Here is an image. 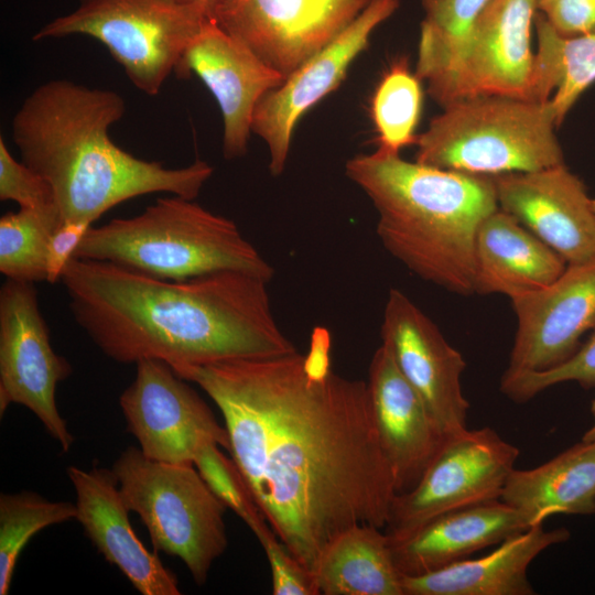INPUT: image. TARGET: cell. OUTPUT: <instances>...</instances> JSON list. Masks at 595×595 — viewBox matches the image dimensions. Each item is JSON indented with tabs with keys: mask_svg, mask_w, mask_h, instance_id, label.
Listing matches in <instances>:
<instances>
[{
	"mask_svg": "<svg viewBox=\"0 0 595 595\" xmlns=\"http://www.w3.org/2000/svg\"><path fill=\"white\" fill-rule=\"evenodd\" d=\"M175 74L196 75L215 97L223 116V153L229 160L246 154L257 105L285 79L212 19L187 45Z\"/></svg>",
	"mask_w": 595,
	"mask_h": 595,
	"instance_id": "18",
	"label": "cell"
},
{
	"mask_svg": "<svg viewBox=\"0 0 595 595\" xmlns=\"http://www.w3.org/2000/svg\"><path fill=\"white\" fill-rule=\"evenodd\" d=\"M540 12L561 36L595 32V0H553Z\"/></svg>",
	"mask_w": 595,
	"mask_h": 595,
	"instance_id": "35",
	"label": "cell"
},
{
	"mask_svg": "<svg viewBox=\"0 0 595 595\" xmlns=\"http://www.w3.org/2000/svg\"><path fill=\"white\" fill-rule=\"evenodd\" d=\"M592 425L584 433L582 441L595 443V397L591 402Z\"/></svg>",
	"mask_w": 595,
	"mask_h": 595,
	"instance_id": "38",
	"label": "cell"
},
{
	"mask_svg": "<svg viewBox=\"0 0 595 595\" xmlns=\"http://www.w3.org/2000/svg\"><path fill=\"white\" fill-rule=\"evenodd\" d=\"M566 528L542 523L513 534L491 553L465 559L423 575H402L403 595H532L528 569L545 549L570 539Z\"/></svg>",
	"mask_w": 595,
	"mask_h": 595,
	"instance_id": "22",
	"label": "cell"
},
{
	"mask_svg": "<svg viewBox=\"0 0 595 595\" xmlns=\"http://www.w3.org/2000/svg\"><path fill=\"white\" fill-rule=\"evenodd\" d=\"M134 380L119 404L128 431L152 461L194 465L199 444L213 440L229 450V439L212 409L185 379L164 360L145 358L137 364Z\"/></svg>",
	"mask_w": 595,
	"mask_h": 595,
	"instance_id": "12",
	"label": "cell"
},
{
	"mask_svg": "<svg viewBox=\"0 0 595 595\" xmlns=\"http://www.w3.org/2000/svg\"><path fill=\"white\" fill-rule=\"evenodd\" d=\"M175 1L183 6L197 9L210 18L215 9L221 3L223 0H175Z\"/></svg>",
	"mask_w": 595,
	"mask_h": 595,
	"instance_id": "37",
	"label": "cell"
},
{
	"mask_svg": "<svg viewBox=\"0 0 595 595\" xmlns=\"http://www.w3.org/2000/svg\"><path fill=\"white\" fill-rule=\"evenodd\" d=\"M500 499L529 527L553 515L595 513V443L581 441L540 466L513 468Z\"/></svg>",
	"mask_w": 595,
	"mask_h": 595,
	"instance_id": "24",
	"label": "cell"
},
{
	"mask_svg": "<svg viewBox=\"0 0 595 595\" xmlns=\"http://www.w3.org/2000/svg\"><path fill=\"white\" fill-rule=\"evenodd\" d=\"M530 528L501 499L442 513L409 537L391 542L394 564L402 575H423Z\"/></svg>",
	"mask_w": 595,
	"mask_h": 595,
	"instance_id": "21",
	"label": "cell"
},
{
	"mask_svg": "<svg viewBox=\"0 0 595 595\" xmlns=\"http://www.w3.org/2000/svg\"><path fill=\"white\" fill-rule=\"evenodd\" d=\"M494 0H421L415 75L436 86L451 71L474 24Z\"/></svg>",
	"mask_w": 595,
	"mask_h": 595,
	"instance_id": "27",
	"label": "cell"
},
{
	"mask_svg": "<svg viewBox=\"0 0 595 595\" xmlns=\"http://www.w3.org/2000/svg\"><path fill=\"white\" fill-rule=\"evenodd\" d=\"M375 0H223L210 19L285 78Z\"/></svg>",
	"mask_w": 595,
	"mask_h": 595,
	"instance_id": "13",
	"label": "cell"
},
{
	"mask_svg": "<svg viewBox=\"0 0 595 595\" xmlns=\"http://www.w3.org/2000/svg\"><path fill=\"white\" fill-rule=\"evenodd\" d=\"M569 381H575L585 389L595 387V329L586 343L558 366L541 371L504 372L500 391L510 400L521 403Z\"/></svg>",
	"mask_w": 595,
	"mask_h": 595,
	"instance_id": "32",
	"label": "cell"
},
{
	"mask_svg": "<svg viewBox=\"0 0 595 595\" xmlns=\"http://www.w3.org/2000/svg\"><path fill=\"white\" fill-rule=\"evenodd\" d=\"M0 199L19 207H42L55 203L50 184L22 161H17L0 138Z\"/></svg>",
	"mask_w": 595,
	"mask_h": 595,
	"instance_id": "34",
	"label": "cell"
},
{
	"mask_svg": "<svg viewBox=\"0 0 595 595\" xmlns=\"http://www.w3.org/2000/svg\"><path fill=\"white\" fill-rule=\"evenodd\" d=\"M267 555L274 595H318L314 574L277 537L270 524L256 534Z\"/></svg>",
	"mask_w": 595,
	"mask_h": 595,
	"instance_id": "33",
	"label": "cell"
},
{
	"mask_svg": "<svg viewBox=\"0 0 595 595\" xmlns=\"http://www.w3.org/2000/svg\"><path fill=\"white\" fill-rule=\"evenodd\" d=\"M422 98L421 79L410 72L407 58L397 60L381 77L371 99L378 151L399 154L401 149L416 144Z\"/></svg>",
	"mask_w": 595,
	"mask_h": 595,
	"instance_id": "29",
	"label": "cell"
},
{
	"mask_svg": "<svg viewBox=\"0 0 595 595\" xmlns=\"http://www.w3.org/2000/svg\"><path fill=\"white\" fill-rule=\"evenodd\" d=\"M381 340L445 435L466 429L469 402L461 378L466 363L435 323L402 291H389Z\"/></svg>",
	"mask_w": 595,
	"mask_h": 595,
	"instance_id": "15",
	"label": "cell"
},
{
	"mask_svg": "<svg viewBox=\"0 0 595 595\" xmlns=\"http://www.w3.org/2000/svg\"><path fill=\"white\" fill-rule=\"evenodd\" d=\"M398 7L399 0H375L337 37L260 99L251 132L268 147L272 175H280L285 167L292 133L301 117L339 86L351 63L368 46L374 30Z\"/></svg>",
	"mask_w": 595,
	"mask_h": 595,
	"instance_id": "14",
	"label": "cell"
},
{
	"mask_svg": "<svg viewBox=\"0 0 595 595\" xmlns=\"http://www.w3.org/2000/svg\"><path fill=\"white\" fill-rule=\"evenodd\" d=\"M383 529L360 524L339 533L314 572L323 595H403L401 576Z\"/></svg>",
	"mask_w": 595,
	"mask_h": 595,
	"instance_id": "25",
	"label": "cell"
},
{
	"mask_svg": "<svg viewBox=\"0 0 595 595\" xmlns=\"http://www.w3.org/2000/svg\"><path fill=\"white\" fill-rule=\"evenodd\" d=\"M536 0H494L469 32L448 74L430 96L442 108L475 96L534 100L531 31Z\"/></svg>",
	"mask_w": 595,
	"mask_h": 595,
	"instance_id": "11",
	"label": "cell"
},
{
	"mask_svg": "<svg viewBox=\"0 0 595 595\" xmlns=\"http://www.w3.org/2000/svg\"><path fill=\"white\" fill-rule=\"evenodd\" d=\"M76 493V520L105 560L142 595H180L177 578L134 533L112 469L67 468Z\"/></svg>",
	"mask_w": 595,
	"mask_h": 595,
	"instance_id": "20",
	"label": "cell"
},
{
	"mask_svg": "<svg viewBox=\"0 0 595 595\" xmlns=\"http://www.w3.org/2000/svg\"><path fill=\"white\" fill-rule=\"evenodd\" d=\"M510 301L517 329L505 372L558 366L595 329V258L567 264L551 284Z\"/></svg>",
	"mask_w": 595,
	"mask_h": 595,
	"instance_id": "16",
	"label": "cell"
},
{
	"mask_svg": "<svg viewBox=\"0 0 595 595\" xmlns=\"http://www.w3.org/2000/svg\"><path fill=\"white\" fill-rule=\"evenodd\" d=\"M551 100L488 95L456 99L418 134L415 161L495 176L564 164Z\"/></svg>",
	"mask_w": 595,
	"mask_h": 595,
	"instance_id": "6",
	"label": "cell"
},
{
	"mask_svg": "<svg viewBox=\"0 0 595 595\" xmlns=\"http://www.w3.org/2000/svg\"><path fill=\"white\" fill-rule=\"evenodd\" d=\"M367 387L396 494L405 493L419 483L447 435L383 344L371 357Z\"/></svg>",
	"mask_w": 595,
	"mask_h": 595,
	"instance_id": "19",
	"label": "cell"
},
{
	"mask_svg": "<svg viewBox=\"0 0 595 595\" xmlns=\"http://www.w3.org/2000/svg\"><path fill=\"white\" fill-rule=\"evenodd\" d=\"M593 205H594V209H595V198H593Z\"/></svg>",
	"mask_w": 595,
	"mask_h": 595,
	"instance_id": "40",
	"label": "cell"
},
{
	"mask_svg": "<svg viewBox=\"0 0 595 595\" xmlns=\"http://www.w3.org/2000/svg\"><path fill=\"white\" fill-rule=\"evenodd\" d=\"M74 258L174 281L239 271L270 282L274 274L236 223L177 195L159 198L136 216L91 226Z\"/></svg>",
	"mask_w": 595,
	"mask_h": 595,
	"instance_id": "5",
	"label": "cell"
},
{
	"mask_svg": "<svg viewBox=\"0 0 595 595\" xmlns=\"http://www.w3.org/2000/svg\"><path fill=\"white\" fill-rule=\"evenodd\" d=\"M208 19L175 0H78L74 11L46 23L32 40L90 36L108 50L134 87L154 96Z\"/></svg>",
	"mask_w": 595,
	"mask_h": 595,
	"instance_id": "8",
	"label": "cell"
},
{
	"mask_svg": "<svg viewBox=\"0 0 595 595\" xmlns=\"http://www.w3.org/2000/svg\"><path fill=\"white\" fill-rule=\"evenodd\" d=\"M76 505L69 501H50L28 490L0 495V595L9 593L28 541L44 528L76 520Z\"/></svg>",
	"mask_w": 595,
	"mask_h": 595,
	"instance_id": "30",
	"label": "cell"
},
{
	"mask_svg": "<svg viewBox=\"0 0 595 595\" xmlns=\"http://www.w3.org/2000/svg\"><path fill=\"white\" fill-rule=\"evenodd\" d=\"M345 174L372 203L378 238L393 258L452 293H474L476 232L498 208L493 176L378 150L349 159Z\"/></svg>",
	"mask_w": 595,
	"mask_h": 595,
	"instance_id": "4",
	"label": "cell"
},
{
	"mask_svg": "<svg viewBox=\"0 0 595 595\" xmlns=\"http://www.w3.org/2000/svg\"><path fill=\"white\" fill-rule=\"evenodd\" d=\"M93 225L86 221H65L51 238L46 257V281L62 280L68 262Z\"/></svg>",
	"mask_w": 595,
	"mask_h": 595,
	"instance_id": "36",
	"label": "cell"
},
{
	"mask_svg": "<svg viewBox=\"0 0 595 595\" xmlns=\"http://www.w3.org/2000/svg\"><path fill=\"white\" fill-rule=\"evenodd\" d=\"M125 111L113 90L55 79L36 87L14 113L21 161L50 184L63 223L93 225L116 205L152 193L194 199L212 176L202 160L169 169L122 150L108 130Z\"/></svg>",
	"mask_w": 595,
	"mask_h": 595,
	"instance_id": "3",
	"label": "cell"
},
{
	"mask_svg": "<svg viewBox=\"0 0 595 595\" xmlns=\"http://www.w3.org/2000/svg\"><path fill=\"white\" fill-rule=\"evenodd\" d=\"M63 224L56 203L20 207L0 218V272L6 279L46 281V257L52 236Z\"/></svg>",
	"mask_w": 595,
	"mask_h": 595,
	"instance_id": "28",
	"label": "cell"
},
{
	"mask_svg": "<svg viewBox=\"0 0 595 595\" xmlns=\"http://www.w3.org/2000/svg\"><path fill=\"white\" fill-rule=\"evenodd\" d=\"M553 0H536L538 11H542Z\"/></svg>",
	"mask_w": 595,
	"mask_h": 595,
	"instance_id": "39",
	"label": "cell"
},
{
	"mask_svg": "<svg viewBox=\"0 0 595 595\" xmlns=\"http://www.w3.org/2000/svg\"><path fill=\"white\" fill-rule=\"evenodd\" d=\"M533 24L538 37L533 97L551 100L560 127L580 96L595 83V32L561 36L540 11Z\"/></svg>",
	"mask_w": 595,
	"mask_h": 595,
	"instance_id": "26",
	"label": "cell"
},
{
	"mask_svg": "<svg viewBox=\"0 0 595 595\" xmlns=\"http://www.w3.org/2000/svg\"><path fill=\"white\" fill-rule=\"evenodd\" d=\"M121 498L139 515L153 548L181 559L197 585L228 545L226 506L194 465L156 462L126 448L112 465Z\"/></svg>",
	"mask_w": 595,
	"mask_h": 595,
	"instance_id": "7",
	"label": "cell"
},
{
	"mask_svg": "<svg viewBox=\"0 0 595 595\" xmlns=\"http://www.w3.org/2000/svg\"><path fill=\"white\" fill-rule=\"evenodd\" d=\"M519 454L488 426L448 435L419 483L393 496L385 532L402 540L442 513L500 499Z\"/></svg>",
	"mask_w": 595,
	"mask_h": 595,
	"instance_id": "9",
	"label": "cell"
},
{
	"mask_svg": "<svg viewBox=\"0 0 595 595\" xmlns=\"http://www.w3.org/2000/svg\"><path fill=\"white\" fill-rule=\"evenodd\" d=\"M77 325L110 359L172 368L296 351L272 312L268 281L239 271L165 280L73 258L62 277Z\"/></svg>",
	"mask_w": 595,
	"mask_h": 595,
	"instance_id": "2",
	"label": "cell"
},
{
	"mask_svg": "<svg viewBox=\"0 0 595 595\" xmlns=\"http://www.w3.org/2000/svg\"><path fill=\"white\" fill-rule=\"evenodd\" d=\"M566 266L556 251L498 207L476 232L474 293L511 300L551 284Z\"/></svg>",
	"mask_w": 595,
	"mask_h": 595,
	"instance_id": "23",
	"label": "cell"
},
{
	"mask_svg": "<svg viewBox=\"0 0 595 595\" xmlns=\"http://www.w3.org/2000/svg\"><path fill=\"white\" fill-rule=\"evenodd\" d=\"M194 466L212 493L253 533L268 523L239 467L232 458L225 456L216 442L205 440L199 444Z\"/></svg>",
	"mask_w": 595,
	"mask_h": 595,
	"instance_id": "31",
	"label": "cell"
},
{
	"mask_svg": "<svg viewBox=\"0 0 595 595\" xmlns=\"http://www.w3.org/2000/svg\"><path fill=\"white\" fill-rule=\"evenodd\" d=\"M173 370L217 405L261 513L313 574L343 531L385 529L396 489L367 381L312 376L298 350Z\"/></svg>",
	"mask_w": 595,
	"mask_h": 595,
	"instance_id": "1",
	"label": "cell"
},
{
	"mask_svg": "<svg viewBox=\"0 0 595 595\" xmlns=\"http://www.w3.org/2000/svg\"><path fill=\"white\" fill-rule=\"evenodd\" d=\"M72 372L68 360L52 347L34 283L6 279L0 289V415L11 403L24 405L68 452L74 437L55 391Z\"/></svg>",
	"mask_w": 595,
	"mask_h": 595,
	"instance_id": "10",
	"label": "cell"
},
{
	"mask_svg": "<svg viewBox=\"0 0 595 595\" xmlns=\"http://www.w3.org/2000/svg\"><path fill=\"white\" fill-rule=\"evenodd\" d=\"M498 207L567 264L595 258V209L583 181L565 164L493 176Z\"/></svg>",
	"mask_w": 595,
	"mask_h": 595,
	"instance_id": "17",
	"label": "cell"
}]
</instances>
